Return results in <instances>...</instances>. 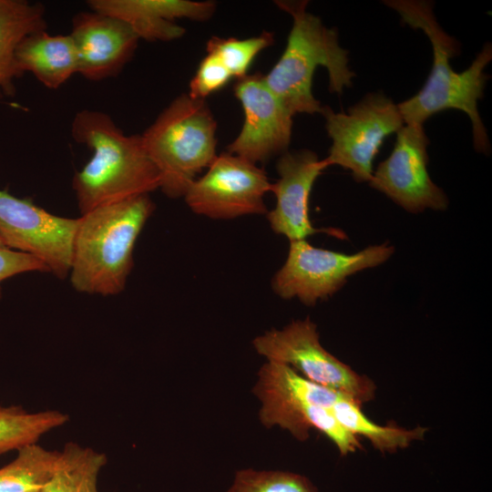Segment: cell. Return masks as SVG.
Here are the masks:
<instances>
[{"mask_svg":"<svg viewBox=\"0 0 492 492\" xmlns=\"http://www.w3.org/2000/svg\"><path fill=\"white\" fill-rule=\"evenodd\" d=\"M401 20L414 29L422 30L433 50V64L424 87L412 97L397 104L405 124L424 123L433 115L446 109L466 114L472 124L474 149L490 152L489 138L479 116L477 101L483 97L489 76L485 67L492 59V46L486 43L471 65L456 72L449 59L459 55V43L446 33L433 13V4L422 0H388Z\"/></svg>","mask_w":492,"mask_h":492,"instance_id":"6da1fadb","label":"cell"},{"mask_svg":"<svg viewBox=\"0 0 492 492\" xmlns=\"http://www.w3.org/2000/svg\"><path fill=\"white\" fill-rule=\"evenodd\" d=\"M71 133L77 143L93 151L73 178L81 215L159 188V171L145 151L141 135H126L108 114L88 109L77 112Z\"/></svg>","mask_w":492,"mask_h":492,"instance_id":"7a4b0ae2","label":"cell"},{"mask_svg":"<svg viewBox=\"0 0 492 492\" xmlns=\"http://www.w3.org/2000/svg\"><path fill=\"white\" fill-rule=\"evenodd\" d=\"M149 195L99 206L78 218L70 282L80 292L116 295L133 267V249L154 210Z\"/></svg>","mask_w":492,"mask_h":492,"instance_id":"3957f363","label":"cell"},{"mask_svg":"<svg viewBox=\"0 0 492 492\" xmlns=\"http://www.w3.org/2000/svg\"><path fill=\"white\" fill-rule=\"evenodd\" d=\"M292 17L287 44L280 59L263 76L269 88L293 116L322 112L323 106L313 94V78L319 67L326 68L329 90L342 94L353 84L348 51L339 45L335 28L307 11L306 1H276Z\"/></svg>","mask_w":492,"mask_h":492,"instance_id":"277c9868","label":"cell"},{"mask_svg":"<svg viewBox=\"0 0 492 492\" xmlns=\"http://www.w3.org/2000/svg\"><path fill=\"white\" fill-rule=\"evenodd\" d=\"M216 130L205 100L187 94L175 98L141 135L167 196L184 197L196 176L215 159Z\"/></svg>","mask_w":492,"mask_h":492,"instance_id":"5b68a950","label":"cell"},{"mask_svg":"<svg viewBox=\"0 0 492 492\" xmlns=\"http://www.w3.org/2000/svg\"><path fill=\"white\" fill-rule=\"evenodd\" d=\"M253 394L261 403L260 421L267 428L277 425L300 441L306 440L314 428L336 447L344 446L351 438L332 410L343 394L304 378L285 364L267 361L258 372Z\"/></svg>","mask_w":492,"mask_h":492,"instance_id":"8992f818","label":"cell"},{"mask_svg":"<svg viewBox=\"0 0 492 492\" xmlns=\"http://www.w3.org/2000/svg\"><path fill=\"white\" fill-rule=\"evenodd\" d=\"M321 114L332 139L325 167L340 166L357 182L370 181L374 160L384 140L405 125L397 104L383 92L367 94L348 112H334L323 106Z\"/></svg>","mask_w":492,"mask_h":492,"instance_id":"52a82bcc","label":"cell"},{"mask_svg":"<svg viewBox=\"0 0 492 492\" xmlns=\"http://www.w3.org/2000/svg\"><path fill=\"white\" fill-rule=\"evenodd\" d=\"M252 344L269 362L285 364L304 378L335 390L362 405L374 399L375 384L326 351L316 324L309 318L295 320L281 330L257 336Z\"/></svg>","mask_w":492,"mask_h":492,"instance_id":"ba28073f","label":"cell"},{"mask_svg":"<svg viewBox=\"0 0 492 492\" xmlns=\"http://www.w3.org/2000/svg\"><path fill=\"white\" fill-rule=\"evenodd\" d=\"M394 251L392 245L384 243L346 254L313 247L306 240L292 241L286 261L272 279V289L283 299L298 298L313 305L336 292L349 276L384 263Z\"/></svg>","mask_w":492,"mask_h":492,"instance_id":"9c48e42d","label":"cell"},{"mask_svg":"<svg viewBox=\"0 0 492 492\" xmlns=\"http://www.w3.org/2000/svg\"><path fill=\"white\" fill-rule=\"evenodd\" d=\"M78 218L49 213L0 190V237L10 248L39 260L60 279L69 274Z\"/></svg>","mask_w":492,"mask_h":492,"instance_id":"30bf717a","label":"cell"},{"mask_svg":"<svg viewBox=\"0 0 492 492\" xmlns=\"http://www.w3.org/2000/svg\"><path fill=\"white\" fill-rule=\"evenodd\" d=\"M263 169L228 152L221 153L186 191L188 206L197 214L212 219H232L267 214L264 196L271 191Z\"/></svg>","mask_w":492,"mask_h":492,"instance_id":"8fae6325","label":"cell"},{"mask_svg":"<svg viewBox=\"0 0 492 492\" xmlns=\"http://www.w3.org/2000/svg\"><path fill=\"white\" fill-rule=\"evenodd\" d=\"M428 145L424 125L405 124L396 132L391 154L374 171L370 186L412 213L445 210L448 199L427 171Z\"/></svg>","mask_w":492,"mask_h":492,"instance_id":"7c38bea8","label":"cell"},{"mask_svg":"<svg viewBox=\"0 0 492 492\" xmlns=\"http://www.w3.org/2000/svg\"><path fill=\"white\" fill-rule=\"evenodd\" d=\"M234 94L241 102L244 121L228 153L253 164L288 151L292 115L266 85L261 74L237 80Z\"/></svg>","mask_w":492,"mask_h":492,"instance_id":"4fadbf2b","label":"cell"},{"mask_svg":"<svg viewBox=\"0 0 492 492\" xmlns=\"http://www.w3.org/2000/svg\"><path fill=\"white\" fill-rule=\"evenodd\" d=\"M279 179L272 184L276 203L267 212L272 231L292 241L306 240L310 235L326 232L343 239L334 229H317L309 217V198L316 179L326 169L323 159L309 149L287 151L281 155L276 166Z\"/></svg>","mask_w":492,"mask_h":492,"instance_id":"5bb4252c","label":"cell"},{"mask_svg":"<svg viewBox=\"0 0 492 492\" xmlns=\"http://www.w3.org/2000/svg\"><path fill=\"white\" fill-rule=\"evenodd\" d=\"M69 35L77 50V73L93 81L117 76L139 40L125 22L93 10L74 16Z\"/></svg>","mask_w":492,"mask_h":492,"instance_id":"9a60e30c","label":"cell"},{"mask_svg":"<svg viewBox=\"0 0 492 492\" xmlns=\"http://www.w3.org/2000/svg\"><path fill=\"white\" fill-rule=\"evenodd\" d=\"M90 10L116 17L147 41H172L185 29L175 19H210L216 5L211 1L190 0H89Z\"/></svg>","mask_w":492,"mask_h":492,"instance_id":"2e32d148","label":"cell"},{"mask_svg":"<svg viewBox=\"0 0 492 492\" xmlns=\"http://www.w3.org/2000/svg\"><path fill=\"white\" fill-rule=\"evenodd\" d=\"M19 71L32 73L45 87L56 89L78 72L77 50L70 35L52 36L46 30L22 40L16 54Z\"/></svg>","mask_w":492,"mask_h":492,"instance_id":"e0dca14e","label":"cell"},{"mask_svg":"<svg viewBox=\"0 0 492 492\" xmlns=\"http://www.w3.org/2000/svg\"><path fill=\"white\" fill-rule=\"evenodd\" d=\"M45 9L41 4L22 0H0V92L12 95L19 71L15 54L27 36L46 30Z\"/></svg>","mask_w":492,"mask_h":492,"instance_id":"ac0fdd59","label":"cell"},{"mask_svg":"<svg viewBox=\"0 0 492 492\" xmlns=\"http://www.w3.org/2000/svg\"><path fill=\"white\" fill-rule=\"evenodd\" d=\"M106 463L105 454L67 443L51 477L39 492H98V475Z\"/></svg>","mask_w":492,"mask_h":492,"instance_id":"d6986e66","label":"cell"},{"mask_svg":"<svg viewBox=\"0 0 492 492\" xmlns=\"http://www.w3.org/2000/svg\"><path fill=\"white\" fill-rule=\"evenodd\" d=\"M332 410L344 428L356 436H364L381 452L406 448L414 441L423 439L426 432V428L421 426L405 429L377 425L362 412L360 405L344 395H341Z\"/></svg>","mask_w":492,"mask_h":492,"instance_id":"ffe728a7","label":"cell"},{"mask_svg":"<svg viewBox=\"0 0 492 492\" xmlns=\"http://www.w3.org/2000/svg\"><path fill=\"white\" fill-rule=\"evenodd\" d=\"M69 420L58 410L28 412L17 406H0V456L38 443L48 432Z\"/></svg>","mask_w":492,"mask_h":492,"instance_id":"44dd1931","label":"cell"},{"mask_svg":"<svg viewBox=\"0 0 492 492\" xmlns=\"http://www.w3.org/2000/svg\"><path fill=\"white\" fill-rule=\"evenodd\" d=\"M17 456L0 468V492H38L51 477L60 451L37 443L17 450Z\"/></svg>","mask_w":492,"mask_h":492,"instance_id":"7402d4cb","label":"cell"},{"mask_svg":"<svg viewBox=\"0 0 492 492\" xmlns=\"http://www.w3.org/2000/svg\"><path fill=\"white\" fill-rule=\"evenodd\" d=\"M273 42L274 36L271 32H263L245 39L214 36L207 42L206 49L207 53L215 55L223 63L232 77L240 79L248 75V70L258 54Z\"/></svg>","mask_w":492,"mask_h":492,"instance_id":"603a6c76","label":"cell"},{"mask_svg":"<svg viewBox=\"0 0 492 492\" xmlns=\"http://www.w3.org/2000/svg\"><path fill=\"white\" fill-rule=\"evenodd\" d=\"M227 492H319L304 476L278 470H239Z\"/></svg>","mask_w":492,"mask_h":492,"instance_id":"cb8c5ba5","label":"cell"},{"mask_svg":"<svg viewBox=\"0 0 492 492\" xmlns=\"http://www.w3.org/2000/svg\"><path fill=\"white\" fill-rule=\"evenodd\" d=\"M232 78L223 63L212 54L200 61L198 69L190 82L188 96L193 99L205 98L223 88Z\"/></svg>","mask_w":492,"mask_h":492,"instance_id":"d4e9b609","label":"cell"},{"mask_svg":"<svg viewBox=\"0 0 492 492\" xmlns=\"http://www.w3.org/2000/svg\"><path fill=\"white\" fill-rule=\"evenodd\" d=\"M36 271L48 272L39 260L27 253L10 249L0 237V283L16 274Z\"/></svg>","mask_w":492,"mask_h":492,"instance_id":"484cf974","label":"cell"},{"mask_svg":"<svg viewBox=\"0 0 492 492\" xmlns=\"http://www.w3.org/2000/svg\"><path fill=\"white\" fill-rule=\"evenodd\" d=\"M39 492V491H38Z\"/></svg>","mask_w":492,"mask_h":492,"instance_id":"4316f807","label":"cell"}]
</instances>
